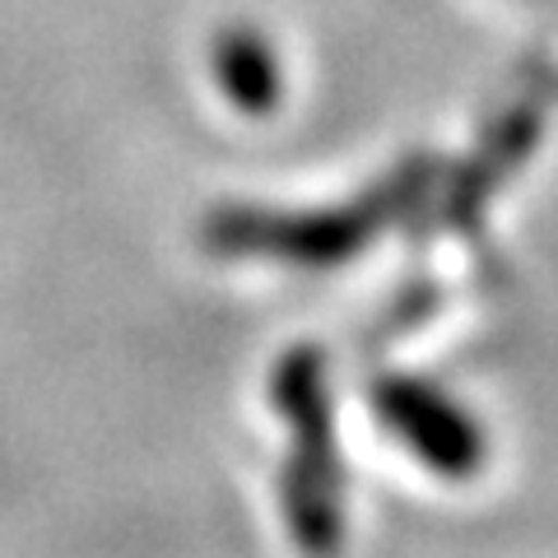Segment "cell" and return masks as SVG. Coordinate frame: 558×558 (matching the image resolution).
I'll use <instances>...</instances> for the list:
<instances>
[{"instance_id": "cell-1", "label": "cell", "mask_w": 558, "mask_h": 558, "mask_svg": "<svg viewBox=\"0 0 558 558\" xmlns=\"http://www.w3.org/2000/svg\"><path fill=\"white\" fill-rule=\"evenodd\" d=\"M377 414L400 438V447L428 470H438V475H475L484 461L480 424L451 396L428 387V381H414V377L381 381Z\"/></svg>"}, {"instance_id": "cell-2", "label": "cell", "mask_w": 558, "mask_h": 558, "mask_svg": "<svg viewBox=\"0 0 558 558\" xmlns=\"http://www.w3.org/2000/svg\"><path fill=\"white\" fill-rule=\"evenodd\" d=\"M215 70H219V84L229 89V98L247 112H266L279 94V65L270 57V47L247 28H238L219 43Z\"/></svg>"}]
</instances>
